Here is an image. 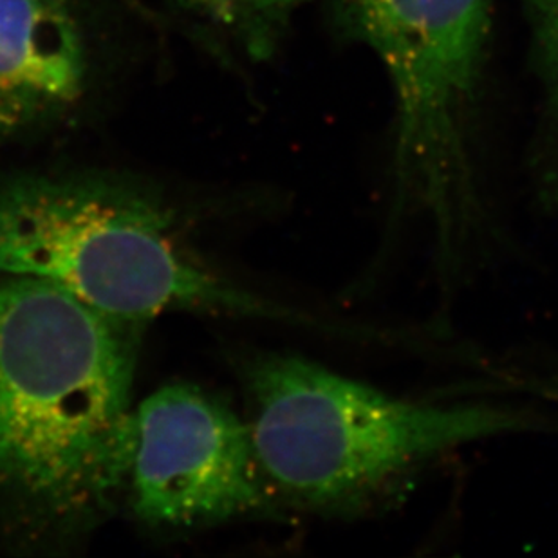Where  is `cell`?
I'll list each match as a JSON object with an SVG mask.
<instances>
[{
	"label": "cell",
	"instance_id": "6da1fadb",
	"mask_svg": "<svg viewBox=\"0 0 558 558\" xmlns=\"http://www.w3.org/2000/svg\"><path fill=\"white\" fill-rule=\"evenodd\" d=\"M145 324L0 282V544L69 555L125 505Z\"/></svg>",
	"mask_w": 558,
	"mask_h": 558
},
{
	"label": "cell",
	"instance_id": "7a4b0ae2",
	"mask_svg": "<svg viewBox=\"0 0 558 558\" xmlns=\"http://www.w3.org/2000/svg\"><path fill=\"white\" fill-rule=\"evenodd\" d=\"M258 466L282 510L348 519L395 496L470 442L533 433L548 420L488 400H409L301 354H233Z\"/></svg>",
	"mask_w": 558,
	"mask_h": 558
},
{
	"label": "cell",
	"instance_id": "3957f363",
	"mask_svg": "<svg viewBox=\"0 0 558 558\" xmlns=\"http://www.w3.org/2000/svg\"><path fill=\"white\" fill-rule=\"evenodd\" d=\"M180 206L109 172L0 178V275L57 286L107 315L167 313L331 324L271 301L216 268Z\"/></svg>",
	"mask_w": 558,
	"mask_h": 558
},
{
	"label": "cell",
	"instance_id": "277c9868",
	"mask_svg": "<svg viewBox=\"0 0 558 558\" xmlns=\"http://www.w3.org/2000/svg\"><path fill=\"white\" fill-rule=\"evenodd\" d=\"M494 0H332L343 35L389 74L396 100L390 216L425 221L442 288L490 246L477 120Z\"/></svg>",
	"mask_w": 558,
	"mask_h": 558
},
{
	"label": "cell",
	"instance_id": "5b68a950",
	"mask_svg": "<svg viewBox=\"0 0 558 558\" xmlns=\"http://www.w3.org/2000/svg\"><path fill=\"white\" fill-rule=\"evenodd\" d=\"M125 505L154 532L186 533L282 513L246 417L194 384H170L134 409Z\"/></svg>",
	"mask_w": 558,
	"mask_h": 558
},
{
	"label": "cell",
	"instance_id": "8992f818",
	"mask_svg": "<svg viewBox=\"0 0 558 558\" xmlns=\"http://www.w3.org/2000/svg\"><path fill=\"white\" fill-rule=\"evenodd\" d=\"M90 74L89 40L65 0H0V147L68 120Z\"/></svg>",
	"mask_w": 558,
	"mask_h": 558
},
{
	"label": "cell",
	"instance_id": "52a82bcc",
	"mask_svg": "<svg viewBox=\"0 0 558 558\" xmlns=\"http://www.w3.org/2000/svg\"><path fill=\"white\" fill-rule=\"evenodd\" d=\"M532 27L533 60L543 84V122L530 158L533 197L558 217V0H522Z\"/></svg>",
	"mask_w": 558,
	"mask_h": 558
},
{
	"label": "cell",
	"instance_id": "ba28073f",
	"mask_svg": "<svg viewBox=\"0 0 558 558\" xmlns=\"http://www.w3.org/2000/svg\"><path fill=\"white\" fill-rule=\"evenodd\" d=\"M186 10L227 33L255 62L277 51L306 0H180Z\"/></svg>",
	"mask_w": 558,
	"mask_h": 558
}]
</instances>
